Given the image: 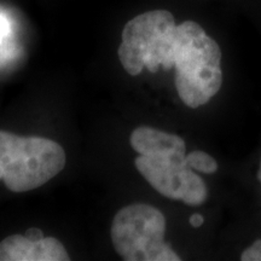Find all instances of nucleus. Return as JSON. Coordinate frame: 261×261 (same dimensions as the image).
Masks as SVG:
<instances>
[{
    "label": "nucleus",
    "mask_w": 261,
    "mask_h": 261,
    "mask_svg": "<svg viewBox=\"0 0 261 261\" xmlns=\"http://www.w3.org/2000/svg\"><path fill=\"white\" fill-rule=\"evenodd\" d=\"M174 68L175 89L192 109L207 104L223 85L219 45L194 21L175 29Z\"/></svg>",
    "instance_id": "obj_1"
},
{
    "label": "nucleus",
    "mask_w": 261,
    "mask_h": 261,
    "mask_svg": "<svg viewBox=\"0 0 261 261\" xmlns=\"http://www.w3.org/2000/svg\"><path fill=\"white\" fill-rule=\"evenodd\" d=\"M64 166V149L55 140L0 130V180L10 191L25 192L40 188Z\"/></svg>",
    "instance_id": "obj_2"
},
{
    "label": "nucleus",
    "mask_w": 261,
    "mask_h": 261,
    "mask_svg": "<svg viewBox=\"0 0 261 261\" xmlns=\"http://www.w3.org/2000/svg\"><path fill=\"white\" fill-rule=\"evenodd\" d=\"M174 17L167 10H154L136 16L122 31L119 60L123 69L137 76L146 68L158 73L160 68L174 67Z\"/></svg>",
    "instance_id": "obj_3"
},
{
    "label": "nucleus",
    "mask_w": 261,
    "mask_h": 261,
    "mask_svg": "<svg viewBox=\"0 0 261 261\" xmlns=\"http://www.w3.org/2000/svg\"><path fill=\"white\" fill-rule=\"evenodd\" d=\"M166 218L144 203L123 207L113 219L112 242L125 261H179L181 257L165 242Z\"/></svg>",
    "instance_id": "obj_4"
},
{
    "label": "nucleus",
    "mask_w": 261,
    "mask_h": 261,
    "mask_svg": "<svg viewBox=\"0 0 261 261\" xmlns=\"http://www.w3.org/2000/svg\"><path fill=\"white\" fill-rule=\"evenodd\" d=\"M135 165L156 191L171 200H182L192 172L185 163V159L139 155Z\"/></svg>",
    "instance_id": "obj_5"
},
{
    "label": "nucleus",
    "mask_w": 261,
    "mask_h": 261,
    "mask_svg": "<svg viewBox=\"0 0 261 261\" xmlns=\"http://www.w3.org/2000/svg\"><path fill=\"white\" fill-rule=\"evenodd\" d=\"M129 142L133 150L143 156L171 159H185L187 156V145L181 137L149 126H140L133 130Z\"/></svg>",
    "instance_id": "obj_6"
},
{
    "label": "nucleus",
    "mask_w": 261,
    "mask_h": 261,
    "mask_svg": "<svg viewBox=\"0 0 261 261\" xmlns=\"http://www.w3.org/2000/svg\"><path fill=\"white\" fill-rule=\"evenodd\" d=\"M0 261H42L41 242L12 234L0 242Z\"/></svg>",
    "instance_id": "obj_7"
},
{
    "label": "nucleus",
    "mask_w": 261,
    "mask_h": 261,
    "mask_svg": "<svg viewBox=\"0 0 261 261\" xmlns=\"http://www.w3.org/2000/svg\"><path fill=\"white\" fill-rule=\"evenodd\" d=\"M208 197V189L205 182L200 175L192 171L189 178L187 190L182 196V202L188 205H201L203 204Z\"/></svg>",
    "instance_id": "obj_8"
},
{
    "label": "nucleus",
    "mask_w": 261,
    "mask_h": 261,
    "mask_svg": "<svg viewBox=\"0 0 261 261\" xmlns=\"http://www.w3.org/2000/svg\"><path fill=\"white\" fill-rule=\"evenodd\" d=\"M185 163L189 168L204 173V174H213L218 171V162L207 152L201 150H194L185 156Z\"/></svg>",
    "instance_id": "obj_9"
},
{
    "label": "nucleus",
    "mask_w": 261,
    "mask_h": 261,
    "mask_svg": "<svg viewBox=\"0 0 261 261\" xmlns=\"http://www.w3.org/2000/svg\"><path fill=\"white\" fill-rule=\"evenodd\" d=\"M242 261H261V240H256L252 246L241 254Z\"/></svg>",
    "instance_id": "obj_10"
},
{
    "label": "nucleus",
    "mask_w": 261,
    "mask_h": 261,
    "mask_svg": "<svg viewBox=\"0 0 261 261\" xmlns=\"http://www.w3.org/2000/svg\"><path fill=\"white\" fill-rule=\"evenodd\" d=\"M25 237L28 238V240H31L32 242H38V241H40L44 238V233H42V231L40 228L38 227H32V228H28L27 231H25Z\"/></svg>",
    "instance_id": "obj_11"
},
{
    "label": "nucleus",
    "mask_w": 261,
    "mask_h": 261,
    "mask_svg": "<svg viewBox=\"0 0 261 261\" xmlns=\"http://www.w3.org/2000/svg\"><path fill=\"white\" fill-rule=\"evenodd\" d=\"M189 221H190V225L192 227H200L204 223V218H203V215L195 213V214L191 215L190 220H189Z\"/></svg>",
    "instance_id": "obj_12"
},
{
    "label": "nucleus",
    "mask_w": 261,
    "mask_h": 261,
    "mask_svg": "<svg viewBox=\"0 0 261 261\" xmlns=\"http://www.w3.org/2000/svg\"><path fill=\"white\" fill-rule=\"evenodd\" d=\"M6 32H8V22L3 16H0V42H2V39L5 37Z\"/></svg>",
    "instance_id": "obj_13"
},
{
    "label": "nucleus",
    "mask_w": 261,
    "mask_h": 261,
    "mask_svg": "<svg viewBox=\"0 0 261 261\" xmlns=\"http://www.w3.org/2000/svg\"><path fill=\"white\" fill-rule=\"evenodd\" d=\"M257 178H259V181H260V185H261V159H260V167H259V171H257Z\"/></svg>",
    "instance_id": "obj_14"
}]
</instances>
